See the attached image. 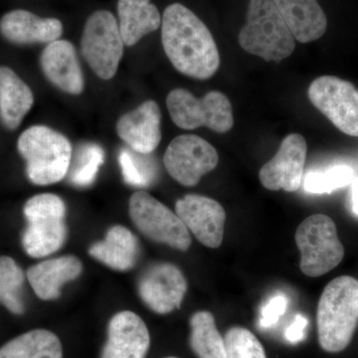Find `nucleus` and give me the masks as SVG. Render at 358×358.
Wrapping results in <instances>:
<instances>
[{
    "label": "nucleus",
    "mask_w": 358,
    "mask_h": 358,
    "mask_svg": "<svg viewBox=\"0 0 358 358\" xmlns=\"http://www.w3.org/2000/svg\"><path fill=\"white\" fill-rule=\"evenodd\" d=\"M308 324V320L305 315L298 313L294 317L293 322L285 331V338L292 345H296L306 338V331Z\"/></svg>",
    "instance_id": "32"
},
{
    "label": "nucleus",
    "mask_w": 358,
    "mask_h": 358,
    "mask_svg": "<svg viewBox=\"0 0 358 358\" xmlns=\"http://www.w3.org/2000/svg\"><path fill=\"white\" fill-rule=\"evenodd\" d=\"M27 226L23 231L21 244L31 258H44L57 252L65 243L67 227L65 224L64 201L52 193H42L31 197L23 206Z\"/></svg>",
    "instance_id": "5"
},
{
    "label": "nucleus",
    "mask_w": 358,
    "mask_h": 358,
    "mask_svg": "<svg viewBox=\"0 0 358 358\" xmlns=\"http://www.w3.org/2000/svg\"><path fill=\"white\" fill-rule=\"evenodd\" d=\"M310 103L343 134L358 136V90L336 76H322L308 87Z\"/></svg>",
    "instance_id": "10"
},
{
    "label": "nucleus",
    "mask_w": 358,
    "mask_h": 358,
    "mask_svg": "<svg viewBox=\"0 0 358 358\" xmlns=\"http://www.w3.org/2000/svg\"><path fill=\"white\" fill-rule=\"evenodd\" d=\"M317 324L324 352L338 353L350 345L358 327V280L341 275L327 285L317 305Z\"/></svg>",
    "instance_id": "2"
},
{
    "label": "nucleus",
    "mask_w": 358,
    "mask_h": 358,
    "mask_svg": "<svg viewBox=\"0 0 358 358\" xmlns=\"http://www.w3.org/2000/svg\"><path fill=\"white\" fill-rule=\"evenodd\" d=\"M187 292L185 275L171 263L150 266L138 280V294L150 310L167 315L178 310Z\"/></svg>",
    "instance_id": "12"
},
{
    "label": "nucleus",
    "mask_w": 358,
    "mask_h": 358,
    "mask_svg": "<svg viewBox=\"0 0 358 358\" xmlns=\"http://www.w3.org/2000/svg\"><path fill=\"white\" fill-rule=\"evenodd\" d=\"M129 217L143 236L157 243L186 252L192 237L178 214L145 192H136L129 202Z\"/></svg>",
    "instance_id": "8"
},
{
    "label": "nucleus",
    "mask_w": 358,
    "mask_h": 358,
    "mask_svg": "<svg viewBox=\"0 0 358 358\" xmlns=\"http://www.w3.org/2000/svg\"><path fill=\"white\" fill-rule=\"evenodd\" d=\"M0 33L13 44L51 43L60 38L63 25L55 18H41L18 9L2 16Z\"/></svg>",
    "instance_id": "18"
},
{
    "label": "nucleus",
    "mask_w": 358,
    "mask_h": 358,
    "mask_svg": "<svg viewBox=\"0 0 358 358\" xmlns=\"http://www.w3.org/2000/svg\"><path fill=\"white\" fill-rule=\"evenodd\" d=\"M17 148L26 162V176L33 185H51L67 176L72 145L64 134L49 127L33 126L21 134Z\"/></svg>",
    "instance_id": "3"
},
{
    "label": "nucleus",
    "mask_w": 358,
    "mask_h": 358,
    "mask_svg": "<svg viewBox=\"0 0 358 358\" xmlns=\"http://www.w3.org/2000/svg\"><path fill=\"white\" fill-rule=\"evenodd\" d=\"M294 240L301 252V271L308 277L331 272L345 257L336 223L324 214L305 219L296 229Z\"/></svg>",
    "instance_id": "6"
},
{
    "label": "nucleus",
    "mask_w": 358,
    "mask_h": 358,
    "mask_svg": "<svg viewBox=\"0 0 358 358\" xmlns=\"http://www.w3.org/2000/svg\"><path fill=\"white\" fill-rule=\"evenodd\" d=\"M31 89L13 69L0 66V117L6 129L14 131L31 110Z\"/></svg>",
    "instance_id": "22"
},
{
    "label": "nucleus",
    "mask_w": 358,
    "mask_h": 358,
    "mask_svg": "<svg viewBox=\"0 0 358 358\" xmlns=\"http://www.w3.org/2000/svg\"><path fill=\"white\" fill-rule=\"evenodd\" d=\"M176 213L188 231L209 248L222 244L226 212L216 200L199 194H187L176 203Z\"/></svg>",
    "instance_id": "14"
},
{
    "label": "nucleus",
    "mask_w": 358,
    "mask_h": 358,
    "mask_svg": "<svg viewBox=\"0 0 358 358\" xmlns=\"http://www.w3.org/2000/svg\"><path fill=\"white\" fill-rule=\"evenodd\" d=\"M294 39L310 43L324 36L327 20L317 0H273Z\"/></svg>",
    "instance_id": "20"
},
{
    "label": "nucleus",
    "mask_w": 358,
    "mask_h": 358,
    "mask_svg": "<svg viewBox=\"0 0 358 358\" xmlns=\"http://www.w3.org/2000/svg\"><path fill=\"white\" fill-rule=\"evenodd\" d=\"M166 106L178 128L195 129L206 127L218 134L228 133L234 126L232 105L227 96L211 91L201 99L185 89H174L167 95Z\"/></svg>",
    "instance_id": "7"
},
{
    "label": "nucleus",
    "mask_w": 358,
    "mask_h": 358,
    "mask_svg": "<svg viewBox=\"0 0 358 358\" xmlns=\"http://www.w3.org/2000/svg\"><path fill=\"white\" fill-rule=\"evenodd\" d=\"M0 358H63L62 345L52 331L33 329L2 345Z\"/></svg>",
    "instance_id": "24"
},
{
    "label": "nucleus",
    "mask_w": 358,
    "mask_h": 358,
    "mask_svg": "<svg viewBox=\"0 0 358 358\" xmlns=\"http://www.w3.org/2000/svg\"><path fill=\"white\" fill-rule=\"evenodd\" d=\"M166 358H178V357H166Z\"/></svg>",
    "instance_id": "34"
},
{
    "label": "nucleus",
    "mask_w": 358,
    "mask_h": 358,
    "mask_svg": "<svg viewBox=\"0 0 358 358\" xmlns=\"http://www.w3.org/2000/svg\"><path fill=\"white\" fill-rule=\"evenodd\" d=\"M189 341L190 348L199 358H227L224 338L211 313L201 310L190 317Z\"/></svg>",
    "instance_id": "25"
},
{
    "label": "nucleus",
    "mask_w": 358,
    "mask_h": 358,
    "mask_svg": "<svg viewBox=\"0 0 358 358\" xmlns=\"http://www.w3.org/2000/svg\"><path fill=\"white\" fill-rule=\"evenodd\" d=\"M119 24L109 11L92 14L85 25L81 50L94 73L103 80L114 78L124 54Z\"/></svg>",
    "instance_id": "9"
},
{
    "label": "nucleus",
    "mask_w": 358,
    "mask_h": 358,
    "mask_svg": "<svg viewBox=\"0 0 358 358\" xmlns=\"http://www.w3.org/2000/svg\"><path fill=\"white\" fill-rule=\"evenodd\" d=\"M83 270L77 257L68 255L49 259L28 268L26 279L42 301H53L61 294L66 282L74 281Z\"/></svg>",
    "instance_id": "19"
},
{
    "label": "nucleus",
    "mask_w": 358,
    "mask_h": 358,
    "mask_svg": "<svg viewBox=\"0 0 358 358\" xmlns=\"http://www.w3.org/2000/svg\"><path fill=\"white\" fill-rule=\"evenodd\" d=\"M350 201L353 213L358 216V178L352 180L350 192Z\"/></svg>",
    "instance_id": "33"
},
{
    "label": "nucleus",
    "mask_w": 358,
    "mask_h": 358,
    "mask_svg": "<svg viewBox=\"0 0 358 358\" xmlns=\"http://www.w3.org/2000/svg\"><path fill=\"white\" fill-rule=\"evenodd\" d=\"M150 345L145 322L136 313L122 310L110 320L102 358H145Z\"/></svg>",
    "instance_id": "15"
},
{
    "label": "nucleus",
    "mask_w": 358,
    "mask_h": 358,
    "mask_svg": "<svg viewBox=\"0 0 358 358\" xmlns=\"http://www.w3.org/2000/svg\"><path fill=\"white\" fill-rule=\"evenodd\" d=\"M40 66L47 80L61 91L76 96L84 91V76L76 49L67 40H56L47 45L40 57Z\"/></svg>",
    "instance_id": "17"
},
{
    "label": "nucleus",
    "mask_w": 358,
    "mask_h": 358,
    "mask_svg": "<svg viewBox=\"0 0 358 358\" xmlns=\"http://www.w3.org/2000/svg\"><path fill=\"white\" fill-rule=\"evenodd\" d=\"M162 41L166 57L181 74L210 79L220 66L217 45L207 26L182 6H167L162 20Z\"/></svg>",
    "instance_id": "1"
},
{
    "label": "nucleus",
    "mask_w": 358,
    "mask_h": 358,
    "mask_svg": "<svg viewBox=\"0 0 358 358\" xmlns=\"http://www.w3.org/2000/svg\"><path fill=\"white\" fill-rule=\"evenodd\" d=\"M26 274L13 258L0 256V305L13 315L25 313L23 287Z\"/></svg>",
    "instance_id": "26"
},
{
    "label": "nucleus",
    "mask_w": 358,
    "mask_h": 358,
    "mask_svg": "<svg viewBox=\"0 0 358 358\" xmlns=\"http://www.w3.org/2000/svg\"><path fill=\"white\" fill-rule=\"evenodd\" d=\"M150 155L140 154L131 148H122L119 155L122 178L134 187H148L157 178V166Z\"/></svg>",
    "instance_id": "28"
},
{
    "label": "nucleus",
    "mask_w": 358,
    "mask_h": 358,
    "mask_svg": "<svg viewBox=\"0 0 358 358\" xmlns=\"http://www.w3.org/2000/svg\"><path fill=\"white\" fill-rule=\"evenodd\" d=\"M160 122L159 105L155 101H147L120 117L117 122V136L134 152L150 155L162 141Z\"/></svg>",
    "instance_id": "16"
},
{
    "label": "nucleus",
    "mask_w": 358,
    "mask_h": 358,
    "mask_svg": "<svg viewBox=\"0 0 358 358\" xmlns=\"http://www.w3.org/2000/svg\"><path fill=\"white\" fill-rule=\"evenodd\" d=\"M288 307V299L284 294H275L261 310L259 324L262 329L274 327Z\"/></svg>",
    "instance_id": "31"
},
{
    "label": "nucleus",
    "mask_w": 358,
    "mask_h": 358,
    "mask_svg": "<svg viewBox=\"0 0 358 358\" xmlns=\"http://www.w3.org/2000/svg\"><path fill=\"white\" fill-rule=\"evenodd\" d=\"M227 358H267L262 343L244 327L230 329L224 336Z\"/></svg>",
    "instance_id": "30"
},
{
    "label": "nucleus",
    "mask_w": 358,
    "mask_h": 358,
    "mask_svg": "<svg viewBox=\"0 0 358 358\" xmlns=\"http://www.w3.org/2000/svg\"><path fill=\"white\" fill-rule=\"evenodd\" d=\"M138 250V241L133 232L115 225L108 230L103 241L92 245L89 254L113 270L126 272L136 266Z\"/></svg>",
    "instance_id": "21"
},
{
    "label": "nucleus",
    "mask_w": 358,
    "mask_h": 358,
    "mask_svg": "<svg viewBox=\"0 0 358 358\" xmlns=\"http://www.w3.org/2000/svg\"><path fill=\"white\" fill-rule=\"evenodd\" d=\"M307 152V141L303 136H287L275 157L260 169L259 178L264 187L272 192H296L303 182Z\"/></svg>",
    "instance_id": "13"
},
{
    "label": "nucleus",
    "mask_w": 358,
    "mask_h": 358,
    "mask_svg": "<svg viewBox=\"0 0 358 358\" xmlns=\"http://www.w3.org/2000/svg\"><path fill=\"white\" fill-rule=\"evenodd\" d=\"M216 148L195 134H181L171 141L164 152V164L169 176L179 185L192 187L205 174L216 169Z\"/></svg>",
    "instance_id": "11"
},
{
    "label": "nucleus",
    "mask_w": 358,
    "mask_h": 358,
    "mask_svg": "<svg viewBox=\"0 0 358 358\" xmlns=\"http://www.w3.org/2000/svg\"><path fill=\"white\" fill-rule=\"evenodd\" d=\"M105 160V152L96 143H87L77 148L74 159L71 160L68 178L77 187L93 185Z\"/></svg>",
    "instance_id": "27"
},
{
    "label": "nucleus",
    "mask_w": 358,
    "mask_h": 358,
    "mask_svg": "<svg viewBox=\"0 0 358 358\" xmlns=\"http://www.w3.org/2000/svg\"><path fill=\"white\" fill-rule=\"evenodd\" d=\"M239 44L267 62H280L293 54L296 39L273 0H250Z\"/></svg>",
    "instance_id": "4"
},
{
    "label": "nucleus",
    "mask_w": 358,
    "mask_h": 358,
    "mask_svg": "<svg viewBox=\"0 0 358 358\" xmlns=\"http://www.w3.org/2000/svg\"><path fill=\"white\" fill-rule=\"evenodd\" d=\"M355 171L348 166H334L324 171H312L303 178V188L308 193L324 194L350 185Z\"/></svg>",
    "instance_id": "29"
},
{
    "label": "nucleus",
    "mask_w": 358,
    "mask_h": 358,
    "mask_svg": "<svg viewBox=\"0 0 358 358\" xmlns=\"http://www.w3.org/2000/svg\"><path fill=\"white\" fill-rule=\"evenodd\" d=\"M117 13L122 41L129 47L162 24L159 10L150 0H119Z\"/></svg>",
    "instance_id": "23"
}]
</instances>
